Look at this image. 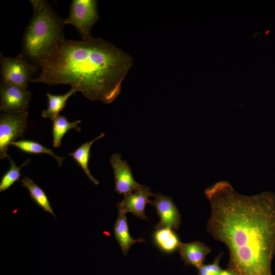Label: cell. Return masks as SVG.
<instances>
[{
	"label": "cell",
	"mask_w": 275,
	"mask_h": 275,
	"mask_svg": "<svg viewBox=\"0 0 275 275\" xmlns=\"http://www.w3.org/2000/svg\"><path fill=\"white\" fill-rule=\"evenodd\" d=\"M110 163L114 173L117 193L124 196L138 190L141 187L142 185L134 180L128 163L121 159L120 153H114L112 155Z\"/></svg>",
	"instance_id": "8"
},
{
	"label": "cell",
	"mask_w": 275,
	"mask_h": 275,
	"mask_svg": "<svg viewBox=\"0 0 275 275\" xmlns=\"http://www.w3.org/2000/svg\"><path fill=\"white\" fill-rule=\"evenodd\" d=\"M104 135L105 133L104 132L101 133L96 138L90 142L84 143L73 152L69 154V155L72 156L81 168L89 179L95 185H97L99 183V181L92 175L88 167L90 150L93 144L96 141L103 138Z\"/></svg>",
	"instance_id": "14"
},
{
	"label": "cell",
	"mask_w": 275,
	"mask_h": 275,
	"mask_svg": "<svg viewBox=\"0 0 275 275\" xmlns=\"http://www.w3.org/2000/svg\"><path fill=\"white\" fill-rule=\"evenodd\" d=\"M33 16L22 41V53L36 65L65 40L64 20L44 0H31Z\"/></svg>",
	"instance_id": "3"
},
{
	"label": "cell",
	"mask_w": 275,
	"mask_h": 275,
	"mask_svg": "<svg viewBox=\"0 0 275 275\" xmlns=\"http://www.w3.org/2000/svg\"><path fill=\"white\" fill-rule=\"evenodd\" d=\"M98 19L96 1L73 0L69 15L64 20V24L74 26L82 40H86L92 38L91 30Z\"/></svg>",
	"instance_id": "5"
},
{
	"label": "cell",
	"mask_w": 275,
	"mask_h": 275,
	"mask_svg": "<svg viewBox=\"0 0 275 275\" xmlns=\"http://www.w3.org/2000/svg\"><path fill=\"white\" fill-rule=\"evenodd\" d=\"M11 145L14 146L20 151L27 153L49 154L57 160L59 167L62 166L63 160L64 159V158L55 154L51 149L46 148L34 141L29 140L16 141L12 143Z\"/></svg>",
	"instance_id": "18"
},
{
	"label": "cell",
	"mask_w": 275,
	"mask_h": 275,
	"mask_svg": "<svg viewBox=\"0 0 275 275\" xmlns=\"http://www.w3.org/2000/svg\"><path fill=\"white\" fill-rule=\"evenodd\" d=\"M0 109L3 113H19L28 111L31 92L27 89L2 82Z\"/></svg>",
	"instance_id": "7"
},
{
	"label": "cell",
	"mask_w": 275,
	"mask_h": 275,
	"mask_svg": "<svg viewBox=\"0 0 275 275\" xmlns=\"http://www.w3.org/2000/svg\"><path fill=\"white\" fill-rule=\"evenodd\" d=\"M131 58L101 39L64 40L40 62L31 80L49 86L69 85L89 100L112 102L132 65Z\"/></svg>",
	"instance_id": "2"
},
{
	"label": "cell",
	"mask_w": 275,
	"mask_h": 275,
	"mask_svg": "<svg viewBox=\"0 0 275 275\" xmlns=\"http://www.w3.org/2000/svg\"><path fill=\"white\" fill-rule=\"evenodd\" d=\"M21 182L22 186L29 190L31 197L37 205L56 217L48 197L44 191L36 184L33 180L27 177H24L23 179L21 180Z\"/></svg>",
	"instance_id": "17"
},
{
	"label": "cell",
	"mask_w": 275,
	"mask_h": 275,
	"mask_svg": "<svg viewBox=\"0 0 275 275\" xmlns=\"http://www.w3.org/2000/svg\"><path fill=\"white\" fill-rule=\"evenodd\" d=\"M51 120L53 122V147L54 148H59L61 146L63 137L69 130L73 129L78 132L81 131L80 128L77 125L81 122L80 120L70 122L65 116L60 114Z\"/></svg>",
	"instance_id": "15"
},
{
	"label": "cell",
	"mask_w": 275,
	"mask_h": 275,
	"mask_svg": "<svg viewBox=\"0 0 275 275\" xmlns=\"http://www.w3.org/2000/svg\"><path fill=\"white\" fill-rule=\"evenodd\" d=\"M223 254L221 253L210 264H202L198 268V275H219L223 271L219 265L221 258Z\"/></svg>",
	"instance_id": "20"
},
{
	"label": "cell",
	"mask_w": 275,
	"mask_h": 275,
	"mask_svg": "<svg viewBox=\"0 0 275 275\" xmlns=\"http://www.w3.org/2000/svg\"><path fill=\"white\" fill-rule=\"evenodd\" d=\"M3 82L27 89L29 81L37 71V66L22 53L14 58L1 54Z\"/></svg>",
	"instance_id": "4"
},
{
	"label": "cell",
	"mask_w": 275,
	"mask_h": 275,
	"mask_svg": "<svg viewBox=\"0 0 275 275\" xmlns=\"http://www.w3.org/2000/svg\"><path fill=\"white\" fill-rule=\"evenodd\" d=\"M207 231L229 252L227 268L237 275H272L275 255V195L245 196L227 181L207 188Z\"/></svg>",
	"instance_id": "1"
},
{
	"label": "cell",
	"mask_w": 275,
	"mask_h": 275,
	"mask_svg": "<svg viewBox=\"0 0 275 275\" xmlns=\"http://www.w3.org/2000/svg\"><path fill=\"white\" fill-rule=\"evenodd\" d=\"M76 92V90L71 88L63 95H52L47 93L48 107L42 111V117L51 119L59 115L60 112L64 108L68 99Z\"/></svg>",
	"instance_id": "16"
},
{
	"label": "cell",
	"mask_w": 275,
	"mask_h": 275,
	"mask_svg": "<svg viewBox=\"0 0 275 275\" xmlns=\"http://www.w3.org/2000/svg\"><path fill=\"white\" fill-rule=\"evenodd\" d=\"M153 238L156 245L167 253L176 251L181 243L175 232L169 228L157 229L153 233Z\"/></svg>",
	"instance_id": "13"
},
{
	"label": "cell",
	"mask_w": 275,
	"mask_h": 275,
	"mask_svg": "<svg viewBox=\"0 0 275 275\" xmlns=\"http://www.w3.org/2000/svg\"><path fill=\"white\" fill-rule=\"evenodd\" d=\"M155 200L151 204L156 209L160 217V221L155 226L157 229L173 228L178 230L181 225V216L179 210L171 197L160 193L155 195Z\"/></svg>",
	"instance_id": "9"
},
{
	"label": "cell",
	"mask_w": 275,
	"mask_h": 275,
	"mask_svg": "<svg viewBox=\"0 0 275 275\" xmlns=\"http://www.w3.org/2000/svg\"><path fill=\"white\" fill-rule=\"evenodd\" d=\"M7 158L10 163L9 169L3 175L0 182V192L7 190L15 182L19 180L21 176L20 171L22 167L27 165L30 159H27L20 167L16 166L15 162L8 155Z\"/></svg>",
	"instance_id": "19"
},
{
	"label": "cell",
	"mask_w": 275,
	"mask_h": 275,
	"mask_svg": "<svg viewBox=\"0 0 275 275\" xmlns=\"http://www.w3.org/2000/svg\"><path fill=\"white\" fill-rule=\"evenodd\" d=\"M235 273V272L234 271L227 268L225 270H223V271L219 275H234Z\"/></svg>",
	"instance_id": "21"
},
{
	"label": "cell",
	"mask_w": 275,
	"mask_h": 275,
	"mask_svg": "<svg viewBox=\"0 0 275 275\" xmlns=\"http://www.w3.org/2000/svg\"><path fill=\"white\" fill-rule=\"evenodd\" d=\"M178 249L185 263L197 268L203 264L206 256L211 251L210 247L199 241L181 243Z\"/></svg>",
	"instance_id": "11"
},
{
	"label": "cell",
	"mask_w": 275,
	"mask_h": 275,
	"mask_svg": "<svg viewBox=\"0 0 275 275\" xmlns=\"http://www.w3.org/2000/svg\"><path fill=\"white\" fill-rule=\"evenodd\" d=\"M234 275H237L236 273H235V274Z\"/></svg>",
	"instance_id": "22"
},
{
	"label": "cell",
	"mask_w": 275,
	"mask_h": 275,
	"mask_svg": "<svg viewBox=\"0 0 275 275\" xmlns=\"http://www.w3.org/2000/svg\"><path fill=\"white\" fill-rule=\"evenodd\" d=\"M28 111L3 113L0 118V158H7L9 146L18 138H23L27 126Z\"/></svg>",
	"instance_id": "6"
},
{
	"label": "cell",
	"mask_w": 275,
	"mask_h": 275,
	"mask_svg": "<svg viewBox=\"0 0 275 275\" xmlns=\"http://www.w3.org/2000/svg\"><path fill=\"white\" fill-rule=\"evenodd\" d=\"M115 237L121 249L126 256L130 246L136 242H144L143 238L133 239L130 235L125 214L119 212L114 227Z\"/></svg>",
	"instance_id": "12"
},
{
	"label": "cell",
	"mask_w": 275,
	"mask_h": 275,
	"mask_svg": "<svg viewBox=\"0 0 275 275\" xmlns=\"http://www.w3.org/2000/svg\"><path fill=\"white\" fill-rule=\"evenodd\" d=\"M151 196H155L150 188L144 185L137 190L124 195L123 200L117 204L119 212L125 214L131 212L141 219L148 220L145 214V209L148 203Z\"/></svg>",
	"instance_id": "10"
}]
</instances>
